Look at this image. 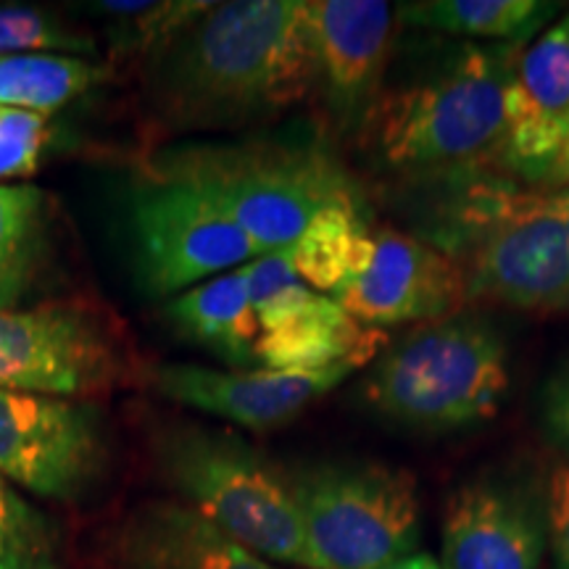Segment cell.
Listing matches in <instances>:
<instances>
[{"instance_id": "cell-1", "label": "cell", "mask_w": 569, "mask_h": 569, "mask_svg": "<svg viewBox=\"0 0 569 569\" xmlns=\"http://www.w3.org/2000/svg\"><path fill=\"white\" fill-rule=\"evenodd\" d=\"M315 90L309 0L211 3L153 56L156 109L188 130L277 117Z\"/></svg>"}, {"instance_id": "cell-2", "label": "cell", "mask_w": 569, "mask_h": 569, "mask_svg": "<svg viewBox=\"0 0 569 569\" xmlns=\"http://www.w3.org/2000/svg\"><path fill=\"white\" fill-rule=\"evenodd\" d=\"M519 51L465 40L417 46L398 74L388 69L359 142L377 167L411 180L498 167Z\"/></svg>"}, {"instance_id": "cell-3", "label": "cell", "mask_w": 569, "mask_h": 569, "mask_svg": "<svg viewBox=\"0 0 569 569\" xmlns=\"http://www.w3.org/2000/svg\"><path fill=\"white\" fill-rule=\"evenodd\" d=\"M159 174L209 196L259 253L293 246L319 211L359 209L351 177L317 134L196 142L161 156Z\"/></svg>"}, {"instance_id": "cell-4", "label": "cell", "mask_w": 569, "mask_h": 569, "mask_svg": "<svg viewBox=\"0 0 569 569\" xmlns=\"http://www.w3.org/2000/svg\"><path fill=\"white\" fill-rule=\"evenodd\" d=\"M438 251L465 269L469 301L530 315H569V234L549 190L475 180L453 198Z\"/></svg>"}, {"instance_id": "cell-5", "label": "cell", "mask_w": 569, "mask_h": 569, "mask_svg": "<svg viewBox=\"0 0 569 569\" xmlns=\"http://www.w3.org/2000/svg\"><path fill=\"white\" fill-rule=\"evenodd\" d=\"M509 390V353L490 319L459 315L417 325L367 375L375 415L411 430H459L488 422Z\"/></svg>"}, {"instance_id": "cell-6", "label": "cell", "mask_w": 569, "mask_h": 569, "mask_svg": "<svg viewBox=\"0 0 569 569\" xmlns=\"http://www.w3.org/2000/svg\"><path fill=\"white\" fill-rule=\"evenodd\" d=\"M156 459L184 507L261 559L309 569L293 480L243 438L174 427L156 440Z\"/></svg>"}, {"instance_id": "cell-7", "label": "cell", "mask_w": 569, "mask_h": 569, "mask_svg": "<svg viewBox=\"0 0 569 569\" xmlns=\"http://www.w3.org/2000/svg\"><path fill=\"white\" fill-rule=\"evenodd\" d=\"M309 569H380L415 553L417 480L380 461H322L290 475Z\"/></svg>"}, {"instance_id": "cell-8", "label": "cell", "mask_w": 569, "mask_h": 569, "mask_svg": "<svg viewBox=\"0 0 569 569\" xmlns=\"http://www.w3.org/2000/svg\"><path fill=\"white\" fill-rule=\"evenodd\" d=\"M138 356L122 319L84 298L0 309V388L103 396L134 382Z\"/></svg>"}, {"instance_id": "cell-9", "label": "cell", "mask_w": 569, "mask_h": 569, "mask_svg": "<svg viewBox=\"0 0 569 569\" xmlns=\"http://www.w3.org/2000/svg\"><path fill=\"white\" fill-rule=\"evenodd\" d=\"M132 232L142 282L156 296L184 293L190 284L261 256L209 196L163 174L134 193Z\"/></svg>"}, {"instance_id": "cell-10", "label": "cell", "mask_w": 569, "mask_h": 569, "mask_svg": "<svg viewBox=\"0 0 569 569\" xmlns=\"http://www.w3.org/2000/svg\"><path fill=\"white\" fill-rule=\"evenodd\" d=\"M98 411L69 398L0 388V475L34 496L74 501L103 467Z\"/></svg>"}, {"instance_id": "cell-11", "label": "cell", "mask_w": 569, "mask_h": 569, "mask_svg": "<svg viewBox=\"0 0 569 569\" xmlns=\"http://www.w3.org/2000/svg\"><path fill=\"white\" fill-rule=\"evenodd\" d=\"M398 6L382 0H309L317 92L332 130L359 138L393 63Z\"/></svg>"}, {"instance_id": "cell-12", "label": "cell", "mask_w": 569, "mask_h": 569, "mask_svg": "<svg viewBox=\"0 0 569 569\" xmlns=\"http://www.w3.org/2000/svg\"><path fill=\"white\" fill-rule=\"evenodd\" d=\"M332 298L353 319L377 330L453 317L469 301L465 269L451 256L390 227L375 232V253L365 274Z\"/></svg>"}, {"instance_id": "cell-13", "label": "cell", "mask_w": 569, "mask_h": 569, "mask_svg": "<svg viewBox=\"0 0 569 569\" xmlns=\"http://www.w3.org/2000/svg\"><path fill=\"white\" fill-rule=\"evenodd\" d=\"M569 140V13L519 51L507 92L498 167L511 180L546 184Z\"/></svg>"}, {"instance_id": "cell-14", "label": "cell", "mask_w": 569, "mask_h": 569, "mask_svg": "<svg viewBox=\"0 0 569 569\" xmlns=\"http://www.w3.org/2000/svg\"><path fill=\"white\" fill-rule=\"evenodd\" d=\"M546 540V498L528 482L486 475L448 498L443 569H540Z\"/></svg>"}, {"instance_id": "cell-15", "label": "cell", "mask_w": 569, "mask_h": 569, "mask_svg": "<svg viewBox=\"0 0 569 569\" xmlns=\"http://www.w3.org/2000/svg\"><path fill=\"white\" fill-rule=\"evenodd\" d=\"M356 365L319 372H277V369H209L198 365H163L153 386L163 398L182 407L230 419L246 430L267 432L301 417L311 403L346 382Z\"/></svg>"}, {"instance_id": "cell-16", "label": "cell", "mask_w": 569, "mask_h": 569, "mask_svg": "<svg viewBox=\"0 0 569 569\" xmlns=\"http://www.w3.org/2000/svg\"><path fill=\"white\" fill-rule=\"evenodd\" d=\"M111 569H274L180 501H142L109 536Z\"/></svg>"}, {"instance_id": "cell-17", "label": "cell", "mask_w": 569, "mask_h": 569, "mask_svg": "<svg viewBox=\"0 0 569 569\" xmlns=\"http://www.w3.org/2000/svg\"><path fill=\"white\" fill-rule=\"evenodd\" d=\"M382 346V330L361 325L336 298L322 293L290 322L261 332L256 356L264 369L277 372H319L338 365L365 367Z\"/></svg>"}, {"instance_id": "cell-18", "label": "cell", "mask_w": 569, "mask_h": 569, "mask_svg": "<svg viewBox=\"0 0 569 569\" xmlns=\"http://www.w3.org/2000/svg\"><path fill=\"white\" fill-rule=\"evenodd\" d=\"M167 315L193 343L227 365L248 367L259 361L261 325L251 303L246 264L184 290L167 306Z\"/></svg>"}, {"instance_id": "cell-19", "label": "cell", "mask_w": 569, "mask_h": 569, "mask_svg": "<svg viewBox=\"0 0 569 569\" xmlns=\"http://www.w3.org/2000/svg\"><path fill=\"white\" fill-rule=\"evenodd\" d=\"M557 9L546 0H417L398 6V13L409 30L525 48L549 27Z\"/></svg>"}, {"instance_id": "cell-20", "label": "cell", "mask_w": 569, "mask_h": 569, "mask_svg": "<svg viewBox=\"0 0 569 569\" xmlns=\"http://www.w3.org/2000/svg\"><path fill=\"white\" fill-rule=\"evenodd\" d=\"M375 253V232L367 230L359 209H325L311 219L293 243L298 274L317 293L336 296L365 274Z\"/></svg>"}, {"instance_id": "cell-21", "label": "cell", "mask_w": 569, "mask_h": 569, "mask_svg": "<svg viewBox=\"0 0 569 569\" xmlns=\"http://www.w3.org/2000/svg\"><path fill=\"white\" fill-rule=\"evenodd\" d=\"M109 69L74 56H0V109L53 111L106 80Z\"/></svg>"}, {"instance_id": "cell-22", "label": "cell", "mask_w": 569, "mask_h": 569, "mask_svg": "<svg viewBox=\"0 0 569 569\" xmlns=\"http://www.w3.org/2000/svg\"><path fill=\"white\" fill-rule=\"evenodd\" d=\"M42 209L38 184L0 182V309H11L38 272Z\"/></svg>"}, {"instance_id": "cell-23", "label": "cell", "mask_w": 569, "mask_h": 569, "mask_svg": "<svg viewBox=\"0 0 569 569\" xmlns=\"http://www.w3.org/2000/svg\"><path fill=\"white\" fill-rule=\"evenodd\" d=\"M90 9L109 19V38L117 53H159L180 34L190 21H196L211 3H193V0H103Z\"/></svg>"}, {"instance_id": "cell-24", "label": "cell", "mask_w": 569, "mask_h": 569, "mask_svg": "<svg viewBox=\"0 0 569 569\" xmlns=\"http://www.w3.org/2000/svg\"><path fill=\"white\" fill-rule=\"evenodd\" d=\"M248 269V288H251V303L259 317L261 332L277 330V327L290 322L317 301L315 288L303 282L298 274L293 246L277 248V251L256 256Z\"/></svg>"}, {"instance_id": "cell-25", "label": "cell", "mask_w": 569, "mask_h": 569, "mask_svg": "<svg viewBox=\"0 0 569 569\" xmlns=\"http://www.w3.org/2000/svg\"><path fill=\"white\" fill-rule=\"evenodd\" d=\"M88 32L63 24L56 13L34 6H0V56H96Z\"/></svg>"}, {"instance_id": "cell-26", "label": "cell", "mask_w": 569, "mask_h": 569, "mask_svg": "<svg viewBox=\"0 0 569 569\" xmlns=\"http://www.w3.org/2000/svg\"><path fill=\"white\" fill-rule=\"evenodd\" d=\"M0 569H59L46 517L0 475Z\"/></svg>"}, {"instance_id": "cell-27", "label": "cell", "mask_w": 569, "mask_h": 569, "mask_svg": "<svg viewBox=\"0 0 569 569\" xmlns=\"http://www.w3.org/2000/svg\"><path fill=\"white\" fill-rule=\"evenodd\" d=\"M51 140L46 113L0 109V180L38 172L42 148Z\"/></svg>"}, {"instance_id": "cell-28", "label": "cell", "mask_w": 569, "mask_h": 569, "mask_svg": "<svg viewBox=\"0 0 569 569\" xmlns=\"http://www.w3.org/2000/svg\"><path fill=\"white\" fill-rule=\"evenodd\" d=\"M546 525L553 569H569V465L553 469L546 488Z\"/></svg>"}, {"instance_id": "cell-29", "label": "cell", "mask_w": 569, "mask_h": 569, "mask_svg": "<svg viewBox=\"0 0 569 569\" xmlns=\"http://www.w3.org/2000/svg\"><path fill=\"white\" fill-rule=\"evenodd\" d=\"M540 422L546 438L569 453V359L557 367L540 390Z\"/></svg>"}, {"instance_id": "cell-30", "label": "cell", "mask_w": 569, "mask_h": 569, "mask_svg": "<svg viewBox=\"0 0 569 569\" xmlns=\"http://www.w3.org/2000/svg\"><path fill=\"white\" fill-rule=\"evenodd\" d=\"M380 569H443V565L440 561H436L430 557V553H407V557L390 561V565L380 567Z\"/></svg>"}, {"instance_id": "cell-31", "label": "cell", "mask_w": 569, "mask_h": 569, "mask_svg": "<svg viewBox=\"0 0 569 569\" xmlns=\"http://www.w3.org/2000/svg\"><path fill=\"white\" fill-rule=\"evenodd\" d=\"M567 184H569V140H567L565 151H561V156L557 159V163H553L549 180H546V188L559 190V188H567Z\"/></svg>"}, {"instance_id": "cell-32", "label": "cell", "mask_w": 569, "mask_h": 569, "mask_svg": "<svg viewBox=\"0 0 569 569\" xmlns=\"http://www.w3.org/2000/svg\"><path fill=\"white\" fill-rule=\"evenodd\" d=\"M549 193H551L553 209H557L561 224H565V230L569 234V184H567V188H559V190H549Z\"/></svg>"}]
</instances>
